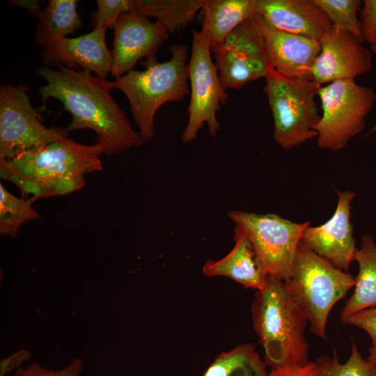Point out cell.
Wrapping results in <instances>:
<instances>
[{
    "mask_svg": "<svg viewBox=\"0 0 376 376\" xmlns=\"http://www.w3.org/2000/svg\"><path fill=\"white\" fill-rule=\"evenodd\" d=\"M229 218L246 233L259 269L288 281L304 229L310 221L295 223L275 214L231 210Z\"/></svg>",
    "mask_w": 376,
    "mask_h": 376,
    "instance_id": "cell-8",
    "label": "cell"
},
{
    "mask_svg": "<svg viewBox=\"0 0 376 376\" xmlns=\"http://www.w3.org/2000/svg\"><path fill=\"white\" fill-rule=\"evenodd\" d=\"M34 200L17 198L0 184V233L15 237L26 223L40 215L33 207Z\"/></svg>",
    "mask_w": 376,
    "mask_h": 376,
    "instance_id": "cell-24",
    "label": "cell"
},
{
    "mask_svg": "<svg viewBox=\"0 0 376 376\" xmlns=\"http://www.w3.org/2000/svg\"><path fill=\"white\" fill-rule=\"evenodd\" d=\"M376 131V124L373 126V127L370 130V134H372Z\"/></svg>",
    "mask_w": 376,
    "mask_h": 376,
    "instance_id": "cell-35",
    "label": "cell"
},
{
    "mask_svg": "<svg viewBox=\"0 0 376 376\" xmlns=\"http://www.w3.org/2000/svg\"><path fill=\"white\" fill-rule=\"evenodd\" d=\"M76 0H49L42 10L36 32V42L45 49L81 26Z\"/></svg>",
    "mask_w": 376,
    "mask_h": 376,
    "instance_id": "cell-21",
    "label": "cell"
},
{
    "mask_svg": "<svg viewBox=\"0 0 376 376\" xmlns=\"http://www.w3.org/2000/svg\"><path fill=\"white\" fill-rule=\"evenodd\" d=\"M264 92L274 119V137L290 150L316 138L320 115L315 102L321 86L310 77H287L270 69Z\"/></svg>",
    "mask_w": 376,
    "mask_h": 376,
    "instance_id": "cell-6",
    "label": "cell"
},
{
    "mask_svg": "<svg viewBox=\"0 0 376 376\" xmlns=\"http://www.w3.org/2000/svg\"><path fill=\"white\" fill-rule=\"evenodd\" d=\"M285 283L292 300L310 323L311 331L324 338L331 309L355 285V279L300 241L291 276Z\"/></svg>",
    "mask_w": 376,
    "mask_h": 376,
    "instance_id": "cell-5",
    "label": "cell"
},
{
    "mask_svg": "<svg viewBox=\"0 0 376 376\" xmlns=\"http://www.w3.org/2000/svg\"><path fill=\"white\" fill-rule=\"evenodd\" d=\"M201 30L211 49L221 45L228 36L254 13V0H204Z\"/></svg>",
    "mask_w": 376,
    "mask_h": 376,
    "instance_id": "cell-19",
    "label": "cell"
},
{
    "mask_svg": "<svg viewBox=\"0 0 376 376\" xmlns=\"http://www.w3.org/2000/svg\"><path fill=\"white\" fill-rule=\"evenodd\" d=\"M204 0H131L128 12L157 19L169 33H174L191 23Z\"/></svg>",
    "mask_w": 376,
    "mask_h": 376,
    "instance_id": "cell-22",
    "label": "cell"
},
{
    "mask_svg": "<svg viewBox=\"0 0 376 376\" xmlns=\"http://www.w3.org/2000/svg\"><path fill=\"white\" fill-rule=\"evenodd\" d=\"M84 368V361L75 358L65 368L58 370L45 368L38 363H31L25 368H19L13 376H79Z\"/></svg>",
    "mask_w": 376,
    "mask_h": 376,
    "instance_id": "cell-29",
    "label": "cell"
},
{
    "mask_svg": "<svg viewBox=\"0 0 376 376\" xmlns=\"http://www.w3.org/2000/svg\"><path fill=\"white\" fill-rule=\"evenodd\" d=\"M107 28L94 27L87 34L76 38H63L40 52L45 66L62 65L70 69L81 67L84 72H94L106 80L111 72V52L106 44Z\"/></svg>",
    "mask_w": 376,
    "mask_h": 376,
    "instance_id": "cell-16",
    "label": "cell"
},
{
    "mask_svg": "<svg viewBox=\"0 0 376 376\" xmlns=\"http://www.w3.org/2000/svg\"><path fill=\"white\" fill-rule=\"evenodd\" d=\"M97 9L93 15L94 27L114 28L121 14L128 12L131 0H97Z\"/></svg>",
    "mask_w": 376,
    "mask_h": 376,
    "instance_id": "cell-27",
    "label": "cell"
},
{
    "mask_svg": "<svg viewBox=\"0 0 376 376\" xmlns=\"http://www.w3.org/2000/svg\"><path fill=\"white\" fill-rule=\"evenodd\" d=\"M354 196V192L347 190L338 191L333 216L320 226H308L301 238L309 249L343 272L347 271L355 260L357 250L350 221L351 203Z\"/></svg>",
    "mask_w": 376,
    "mask_h": 376,
    "instance_id": "cell-14",
    "label": "cell"
},
{
    "mask_svg": "<svg viewBox=\"0 0 376 376\" xmlns=\"http://www.w3.org/2000/svg\"><path fill=\"white\" fill-rule=\"evenodd\" d=\"M102 148L77 143L68 135L0 162V175L34 201L65 195L81 189L85 176L103 169Z\"/></svg>",
    "mask_w": 376,
    "mask_h": 376,
    "instance_id": "cell-2",
    "label": "cell"
},
{
    "mask_svg": "<svg viewBox=\"0 0 376 376\" xmlns=\"http://www.w3.org/2000/svg\"><path fill=\"white\" fill-rule=\"evenodd\" d=\"M360 15L364 40L371 45L376 39V0H364Z\"/></svg>",
    "mask_w": 376,
    "mask_h": 376,
    "instance_id": "cell-30",
    "label": "cell"
},
{
    "mask_svg": "<svg viewBox=\"0 0 376 376\" xmlns=\"http://www.w3.org/2000/svg\"><path fill=\"white\" fill-rule=\"evenodd\" d=\"M235 246L224 258L218 260H208L203 265V273L206 276H226L246 288L260 290L265 277L259 269L254 251L247 235L235 225Z\"/></svg>",
    "mask_w": 376,
    "mask_h": 376,
    "instance_id": "cell-18",
    "label": "cell"
},
{
    "mask_svg": "<svg viewBox=\"0 0 376 376\" xmlns=\"http://www.w3.org/2000/svg\"><path fill=\"white\" fill-rule=\"evenodd\" d=\"M211 52L210 45L200 31L194 30L187 70L190 84L188 120L182 134V141L185 143L196 138L205 123L213 136L221 128L217 115L229 96L222 86Z\"/></svg>",
    "mask_w": 376,
    "mask_h": 376,
    "instance_id": "cell-9",
    "label": "cell"
},
{
    "mask_svg": "<svg viewBox=\"0 0 376 376\" xmlns=\"http://www.w3.org/2000/svg\"><path fill=\"white\" fill-rule=\"evenodd\" d=\"M318 97L322 113L315 127L317 144L322 149L338 151L364 127L375 101V91L354 79H340L322 86Z\"/></svg>",
    "mask_w": 376,
    "mask_h": 376,
    "instance_id": "cell-7",
    "label": "cell"
},
{
    "mask_svg": "<svg viewBox=\"0 0 376 376\" xmlns=\"http://www.w3.org/2000/svg\"><path fill=\"white\" fill-rule=\"evenodd\" d=\"M56 70L42 66L38 75L46 84L38 92L43 101L59 100L72 116L66 131L91 129L96 134L95 144L103 154L112 155L143 143L124 111L109 93V81L91 73L58 65Z\"/></svg>",
    "mask_w": 376,
    "mask_h": 376,
    "instance_id": "cell-1",
    "label": "cell"
},
{
    "mask_svg": "<svg viewBox=\"0 0 376 376\" xmlns=\"http://www.w3.org/2000/svg\"><path fill=\"white\" fill-rule=\"evenodd\" d=\"M343 323L352 324L366 331L372 341L368 361L376 364V307L366 308L352 314Z\"/></svg>",
    "mask_w": 376,
    "mask_h": 376,
    "instance_id": "cell-28",
    "label": "cell"
},
{
    "mask_svg": "<svg viewBox=\"0 0 376 376\" xmlns=\"http://www.w3.org/2000/svg\"><path fill=\"white\" fill-rule=\"evenodd\" d=\"M315 363L322 376H376V364L365 359L354 343L345 363H339L336 354L334 357H320Z\"/></svg>",
    "mask_w": 376,
    "mask_h": 376,
    "instance_id": "cell-26",
    "label": "cell"
},
{
    "mask_svg": "<svg viewBox=\"0 0 376 376\" xmlns=\"http://www.w3.org/2000/svg\"><path fill=\"white\" fill-rule=\"evenodd\" d=\"M203 376H268L265 363L251 344L221 353Z\"/></svg>",
    "mask_w": 376,
    "mask_h": 376,
    "instance_id": "cell-23",
    "label": "cell"
},
{
    "mask_svg": "<svg viewBox=\"0 0 376 376\" xmlns=\"http://www.w3.org/2000/svg\"><path fill=\"white\" fill-rule=\"evenodd\" d=\"M8 3L24 8L31 16L38 19L40 18L43 10L40 7V1L37 0H10Z\"/></svg>",
    "mask_w": 376,
    "mask_h": 376,
    "instance_id": "cell-33",
    "label": "cell"
},
{
    "mask_svg": "<svg viewBox=\"0 0 376 376\" xmlns=\"http://www.w3.org/2000/svg\"><path fill=\"white\" fill-rule=\"evenodd\" d=\"M211 52L226 90L239 89L249 81L265 78L271 69L263 37L253 17Z\"/></svg>",
    "mask_w": 376,
    "mask_h": 376,
    "instance_id": "cell-11",
    "label": "cell"
},
{
    "mask_svg": "<svg viewBox=\"0 0 376 376\" xmlns=\"http://www.w3.org/2000/svg\"><path fill=\"white\" fill-rule=\"evenodd\" d=\"M355 260L359 273L355 279V289L341 311L342 322L360 311L376 307V244L368 234L361 237Z\"/></svg>",
    "mask_w": 376,
    "mask_h": 376,
    "instance_id": "cell-20",
    "label": "cell"
},
{
    "mask_svg": "<svg viewBox=\"0 0 376 376\" xmlns=\"http://www.w3.org/2000/svg\"><path fill=\"white\" fill-rule=\"evenodd\" d=\"M254 9L274 27L318 41L333 27L315 0H254Z\"/></svg>",
    "mask_w": 376,
    "mask_h": 376,
    "instance_id": "cell-17",
    "label": "cell"
},
{
    "mask_svg": "<svg viewBox=\"0 0 376 376\" xmlns=\"http://www.w3.org/2000/svg\"><path fill=\"white\" fill-rule=\"evenodd\" d=\"M111 74L118 78L133 70L138 61L157 60L156 54L169 32L157 21L135 12L120 15L114 26Z\"/></svg>",
    "mask_w": 376,
    "mask_h": 376,
    "instance_id": "cell-12",
    "label": "cell"
},
{
    "mask_svg": "<svg viewBox=\"0 0 376 376\" xmlns=\"http://www.w3.org/2000/svg\"><path fill=\"white\" fill-rule=\"evenodd\" d=\"M263 37L271 69L287 77H310L320 52L318 40L278 29L257 13L253 16Z\"/></svg>",
    "mask_w": 376,
    "mask_h": 376,
    "instance_id": "cell-15",
    "label": "cell"
},
{
    "mask_svg": "<svg viewBox=\"0 0 376 376\" xmlns=\"http://www.w3.org/2000/svg\"><path fill=\"white\" fill-rule=\"evenodd\" d=\"M169 49V60L145 61L144 70H132L108 82L110 90H120L127 97L143 142L154 138L155 116L160 107L169 102L182 101L190 92L187 47L178 44Z\"/></svg>",
    "mask_w": 376,
    "mask_h": 376,
    "instance_id": "cell-4",
    "label": "cell"
},
{
    "mask_svg": "<svg viewBox=\"0 0 376 376\" xmlns=\"http://www.w3.org/2000/svg\"><path fill=\"white\" fill-rule=\"evenodd\" d=\"M268 376H322L315 362L310 361L304 366H286L275 369Z\"/></svg>",
    "mask_w": 376,
    "mask_h": 376,
    "instance_id": "cell-31",
    "label": "cell"
},
{
    "mask_svg": "<svg viewBox=\"0 0 376 376\" xmlns=\"http://www.w3.org/2000/svg\"><path fill=\"white\" fill-rule=\"evenodd\" d=\"M324 11L333 27L349 32L361 42L364 39L357 17L361 1L359 0H315Z\"/></svg>",
    "mask_w": 376,
    "mask_h": 376,
    "instance_id": "cell-25",
    "label": "cell"
},
{
    "mask_svg": "<svg viewBox=\"0 0 376 376\" xmlns=\"http://www.w3.org/2000/svg\"><path fill=\"white\" fill-rule=\"evenodd\" d=\"M31 358V354L25 349L17 350L11 355L2 359L0 361V376L21 368L24 362Z\"/></svg>",
    "mask_w": 376,
    "mask_h": 376,
    "instance_id": "cell-32",
    "label": "cell"
},
{
    "mask_svg": "<svg viewBox=\"0 0 376 376\" xmlns=\"http://www.w3.org/2000/svg\"><path fill=\"white\" fill-rule=\"evenodd\" d=\"M251 311L266 364L275 369L310 362L304 336L308 321L292 300L284 281L267 274L256 292Z\"/></svg>",
    "mask_w": 376,
    "mask_h": 376,
    "instance_id": "cell-3",
    "label": "cell"
},
{
    "mask_svg": "<svg viewBox=\"0 0 376 376\" xmlns=\"http://www.w3.org/2000/svg\"><path fill=\"white\" fill-rule=\"evenodd\" d=\"M370 48L373 54H376V39L370 45Z\"/></svg>",
    "mask_w": 376,
    "mask_h": 376,
    "instance_id": "cell-34",
    "label": "cell"
},
{
    "mask_svg": "<svg viewBox=\"0 0 376 376\" xmlns=\"http://www.w3.org/2000/svg\"><path fill=\"white\" fill-rule=\"evenodd\" d=\"M27 93L25 85L0 87V162L68 136L66 130L42 125Z\"/></svg>",
    "mask_w": 376,
    "mask_h": 376,
    "instance_id": "cell-10",
    "label": "cell"
},
{
    "mask_svg": "<svg viewBox=\"0 0 376 376\" xmlns=\"http://www.w3.org/2000/svg\"><path fill=\"white\" fill-rule=\"evenodd\" d=\"M320 52L311 69L320 86L340 79H354L373 66L372 53L355 36L334 27L320 40Z\"/></svg>",
    "mask_w": 376,
    "mask_h": 376,
    "instance_id": "cell-13",
    "label": "cell"
}]
</instances>
